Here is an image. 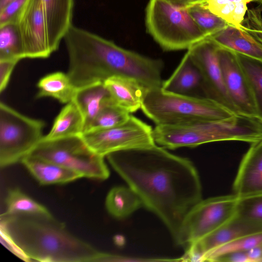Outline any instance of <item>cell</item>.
<instances>
[{
    "label": "cell",
    "mask_w": 262,
    "mask_h": 262,
    "mask_svg": "<svg viewBox=\"0 0 262 262\" xmlns=\"http://www.w3.org/2000/svg\"><path fill=\"white\" fill-rule=\"evenodd\" d=\"M106 157L142 206L162 221L175 241L185 216L202 200L200 178L192 161L156 144Z\"/></svg>",
    "instance_id": "cell-1"
},
{
    "label": "cell",
    "mask_w": 262,
    "mask_h": 262,
    "mask_svg": "<svg viewBox=\"0 0 262 262\" xmlns=\"http://www.w3.org/2000/svg\"><path fill=\"white\" fill-rule=\"evenodd\" d=\"M63 40L69 59L67 74L76 88L116 76L135 79L147 89L162 86L161 59L126 50L73 25Z\"/></svg>",
    "instance_id": "cell-2"
},
{
    "label": "cell",
    "mask_w": 262,
    "mask_h": 262,
    "mask_svg": "<svg viewBox=\"0 0 262 262\" xmlns=\"http://www.w3.org/2000/svg\"><path fill=\"white\" fill-rule=\"evenodd\" d=\"M5 232L28 258L39 261H100L102 253L71 233L53 216H1Z\"/></svg>",
    "instance_id": "cell-3"
},
{
    "label": "cell",
    "mask_w": 262,
    "mask_h": 262,
    "mask_svg": "<svg viewBox=\"0 0 262 262\" xmlns=\"http://www.w3.org/2000/svg\"><path fill=\"white\" fill-rule=\"evenodd\" d=\"M153 137L156 144L172 149L225 141L252 143L262 138V122L257 117L236 114L222 120L156 125Z\"/></svg>",
    "instance_id": "cell-4"
},
{
    "label": "cell",
    "mask_w": 262,
    "mask_h": 262,
    "mask_svg": "<svg viewBox=\"0 0 262 262\" xmlns=\"http://www.w3.org/2000/svg\"><path fill=\"white\" fill-rule=\"evenodd\" d=\"M141 108L156 125L227 119L236 114L211 99L148 89Z\"/></svg>",
    "instance_id": "cell-5"
},
{
    "label": "cell",
    "mask_w": 262,
    "mask_h": 262,
    "mask_svg": "<svg viewBox=\"0 0 262 262\" xmlns=\"http://www.w3.org/2000/svg\"><path fill=\"white\" fill-rule=\"evenodd\" d=\"M145 25L147 32L165 51L188 50L206 38L187 9L164 0H149Z\"/></svg>",
    "instance_id": "cell-6"
},
{
    "label": "cell",
    "mask_w": 262,
    "mask_h": 262,
    "mask_svg": "<svg viewBox=\"0 0 262 262\" xmlns=\"http://www.w3.org/2000/svg\"><path fill=\"white\" fill-rule=\"evenodd\" d=\"M29 155L54 162L82 178L104 180L110 176L104 157L92 151L81 136L51 140L42 139Z\"/></svg>",
    "instance_id": "cell-7"
},
{
    "label": "cell",
    "mask_w": 262,
    "mask_h": 262,
    "mask_svg": "<svg viewBox=\"0 0 262 262\" xmlns=\"http://www.w3.org/2000/svg\"><path fill=\"white\" fill-rule=\"evenodd\" d=\"M45 122L0 103V166L21 162L42 140Z\"/></svg>",
    "instance_id": "cell-8"
},
{
    "label": "cell",
    "mask_w": 262,
    "mask_h": 262,
    "mask_svg": "<svg viewBox=\"0 0 262 262\" xmlns=\"http://www.w3.org/2000/svg\"><path fill=\"white\" fill-rule=\"evenodd\" d=\"M238 201L234 193L202 199L185 216L174 242L187 248L214 231L236 213Z\"/></svg>",
    "instance_id": "cell-9"
},
{
    "label": "cell",
    "mask_w": 262,
    "mask_h": 262,
    "mask_svg": "<svg viewBox=\"0 0 262 262\" xmlns=\"http://www.w3.org/2000/svg\"><path fill=\"white\" fill-rule=\"evenodd\" d=\"M81 137L92 151L103 157L115 151L156 144L151 127L132 115L120 125L84 133Z\"/></svg>",
    "instance_id": "cell-10"
},
{
    "label": "cell",
    "mask_w": 262,
    "mask_h": 262,
    "mask_svg": "<svg viewBox=\"0 0 262 262\" xmlns=\"http://www.w3.org/2000/svg\"><path fill=\"white\" fill-rule=\"evenodd\" d=\"M218 47L214 41L206 38L193 45L187 52L201 73L202 91L205 97L238 114L224 85L218 57Z\"/></svg>",
    "instance_id": "cell-11"
},
{
    "label": "cell",
    "mask_w": 262,
    "mask_h": 262,
    "mask_svg": "<svg viewBox=\"0 0 262 262\" xmlns=\"http://www.w3.org/2000/svg\"><path fill=\"white\" fill-rule=\"evenodd\" d=\"M262 232V221L237 213L222 226L190 244L181 261H202L204 256L212 250L231 241Z\"/></svg>",
    "instance_id": "cell-12"
},
{
    "label": "cell",
    "mask_w": 262,
    "mask_h": 262,
    "mask_svg": "<svg viewBox=\"0 0 262 262\" xmlns=\"http://www.w3.org/2000/svg\"><path fill=\"white\" fill-rule=\"evenodd\" d=\"M217 54L225 86L238 113L257 118L250 84L235 52L219 46Z\"/></svg>",
    "instance_id": "cell-13"
},
{
    "label": "cell",
    "mask_w": 262,
    "mask_h": 262,
    "mask_svg": "<svg viewBox=\"0 0 262 262\" xmlns=\"http://www.w3.org/2000/svg\"><path fill=\"white\" fill-rule=\"evenodd\" d=\"M16 23L24 58H47L52 54L40 0H30Z\"/></svg>",
    "instance_id": "cell-14"
},
{
    "label": "cell",
    "mask_w": 262,
    "mask_h": 262,
    "mask_svg": "<svg viewBox=\"0 0 262 262\" xmlns=\"http://www.w3.org/2000/svg\"><path fill=\"white\" fill-rule=\"evenodd\" d=\"M233 190L240 198L262 194V138L251 143L243 157Z\"/></svg>",
    "instance_id": "cell-15"
},
{
    "label": "cell",
    "mask_w": 262,
    "mask_h": 262,
    "mask_svg": "<svg viewBox=\"0 0 262 262\" xmlns=\"http://www.w3.org/2000/svg\"><path fill=\"white\" fill-rule=\"evenodd\" d=\"M52 53L73 25L74 0H40Z\"/></svg>",
    "instance_id": "cell-16"
},
{
    "label": "cell",
    "mask_w": 262,
    "mask_h": 262,
    "mask_svg": "<svg viewBox=\"0 0 262 262\" xmlns=\"http://www.w3.org/2000/svg\"><path fill=\"white\" fill-rule=\"evenodd\" d=\"M113 101L129 113L141 108L147 89L137 80L112 76L103 82Z\"/></svg>",
    "instance_id": "cell-17"
},
{
    "label": "cell",
    "mask_w": 262,
    "mask_h": 262,
    "mask_svg": "<svg viewBox=\"0 0 262 262\" xmlns=\"http://www.w3.org/2000/svg\"><path fill=\"white\" fill-rule=\"evenodd\" d=\"M207 38L220 47L262 60V43L243 29L228 24Z\"/></svg>",
    "instance_id": "cell-18"
},
{
    "label": "cell",
    "mask_w": 262,
    "mask_h": 262,
    "mask_svg": "<svg viewBox=\"0 0 262 262\" xmlns=\"http://www.w3.org/2000/svg\"><path fill=\"white\" fill-rule=\"evenodd\" d=\"M80 110L84 121V130L101 108L113 100L103 82L77 88L72 100Z\"/></svg>",
    "instance_id": "cell-19"
},
{
    "label": "cell",
    "mask_w": 262,
    "mask_h": 262,
    "mask_svg": "<svg viewBox=\"0 0 262 262\" xmlns=\"http://www.w3.org/2000/svg\"><path fill=\"white\" fill-rule=\"evenodd\" d=\"M21 163L41 185L64 184L82 178L75 171L32 155L26 157Z\"/></svg>",
    "instance_id": "cell-20"
},
{
    "label": "cell",
    "mask_w": 262,
    "mask_h": 262,
    "mask_svg": "<svg viewBox=\"0 0 262 262\" xmlns=\"http://www.w3.org/2000/svg\"><path fill=\"white\" fill-rule=\"evenodd\" d=\"M202 82L200 70L187 52L171 76L163 81L161 88L171 93L191 96L197 89L202 90Z\"/></svg>",
    "instance_id": "cell-21"
},
{
    "label": "cell",
    "mask_w": 262,
    "mask_h": 262,
    "mask_svg": "<svg viewBox=\"0 0 262 262\" xmlns=\"http://www.w3.org/2000/svg\"><path fill=\"white\" fill-rule=\"evenodd\" d=\"M84 130L83 116L76 104L72 101L61 109L50 132L42 139L51 140L81 136Z\"/></svg>",
    "instance_id": "cell-22"
},
{
    "label": "cell",
    "mask_w": 262,
    "mask_h": 262,
    "mask_svg": "<svg viewBox=\"0 0 262 262\" xmlns=\"http://www.w3.org/2000/svg\"><path fill=\"white\" fill-rule=\"evenodd\" d=\"M37 98L52 97L62 103L73 100L77 88L73 85L67 73L56 72L41 78L37 83Z\"/></svg>",
    "instance_id": "cell-23"
},
{
    "label": "cell",
    "mask_w": 262,
    "mask_h": 262,
    "mask_svg": "<svg viewBox=\"0 0 262 262\" xmlns=\"http://www.w3.org/2000/svg\"><path fill=\"white\" fill-rule=\"evenodd\" d=\"M140 199L129 187L122 186L112 188L107 193L105 206L115 217H125L142 206Z\"/></svg>",
    "instance_id": "cell-24"
},
{
    "label": "cell",
    "mask_w": 262,
    "mask_h": 262,
    "mask_svg": "<svg viewBox=\"0 0 262 262\" xmlns=\"http://www.w3.org/2000/svg\"><path fill=\"white\" fill-rule=\"evenodd\" d=\"M255 0H206L204 5L228 24L242 28L248 4Z\"/></svg>",
    "instance_id": "cell-25"
},
{
    "label": "cell",
    "mask_w": 262,
    "mask_h": 262,
    "mask_svg": "<svg viewBox=\"0 0 262 262\" xmlns=\"http://www.w3.org/2000/svg\"><path fill=\"white\" fill-rule=\"evenodd\" d=\"M235 53L250 84L257 117L262 122V60Z\"/></svg>",
    "instance_id": "cell-26"
},
{
    "label": "cell",
    "mask_w": 262,
    "mask_h": 262,
    "mask_svg": "<svg viewBox=\"0 0 262 262\" xmlns=\"http://www.w3.org/2000/svg\"><path fill=\"white\" fill-rule=\"evenodd\" d=\"M5 203L7 214H25L53 216L48 209L27 195L19 189L9 190Z\"/></svg>",
    "instance_id": "cell-27"
},
{
    "label": "cell",
    "mask_w": 262,
    "mask_h": 262,
    "mask_svg": "<svg viewBox=\"0 0 262 262\" xmlns=\"http://www.w3.org/2000/svg\"><path fill=\"white\" fill-rule=\"evenodd\" d=\"M23 45L16 22L0 26V60L24 59Z\"/></svg>",
    "instance_id": "cell-28"
},
{
    "label": "cell",
    "mask_w": 262,
    "mask_h": 262,
    "mask_svg": "<svg viewBox=\"0 0 262 262\" xmlns=\"http://www.w3.org/2000/svg\"><path fill=\"white\" fill-rule=\"evenodd\" d=\"M130 113L113 101L104 106L84 133L113 128L122 124L130 116Z\"/></svg>",
    "instance_id": "cell-29"
},
{
    "label": "cell",
    "mask_w": 262,
    "mask_h": 262,
    "mask_svg": "<svg viewBox=\"0 0 262 262\" xmlns=\"http://www.w3.org/2000/svg\"><path fill=\"white\" fill-rule=\"evenodd\" d=\"M187 10L206 38L228 25L225 20L211 12L204 4L195 5Z\"/></svg>",
    "instance_id": "cell-30"
},
{
    "label": "cell",
    "mask_w": 262,
    "mask_h": 262,
    "mask_svg": "<svg viewBox=\"0 0 262 262\" xmlns=\"http://www.w3.org/2000/svg\"><path fill=\"white\" fill-rule=\"evenodd\" d=\"M262 244V232L248 235L223 244L207 253L203 261H214L219 256L235 252H247Z\"/></svg>",
    "instance_id": "cell-31"
},
{
    "label": "cell",
    "mask_w": 262,
    "mask_h": 262,
    "mask_svg": "<svg viewBox=\"0 0 262 262\" xmlns=\"http://www.w3.org/2000/svg\"><path fill=\"white\" fill-rule=\"evenodd\" d=\"M242 29L262 43V5L248 9Z\"/></svg>",
    "instance_id": "cell-32"
},
{
    "label": "cell",
    "mask_w": 262,
    "mask_h": 262,
    "mask_svg": "<svg viewBox=\"0 0 262 262\" xmlns=\"http://www.w3.org/2000/svg\"><path fill=\"white\" fill-rule=\"evenodd\" d=\"M236 213L262 221V194L239 198Z\"/></svg>",
    "instance_id": "cell-33"
},
{
    "label": "cell",
    "mask_w": 262,
    "mask_h": 262,
    "mask_svg": "<svg viewBox=\"0 0 262 262\" xmlns=\"http://www.w3.org/2000/svg\"><path fill=\"white\" fill-rule=\"evenodd\" d=\"M30 0H12L0 10V26L16 22L18 16Z\"/></svg>",
    "instance_id": "cell-34"
},
{
    "label": "cell",
    "mask_w": 262,
    "mask_h": 262,
    "mask_svg": "<svg viewBox=\"0 0 262 262\" xmlns=\"http://www.w3.org/2000/svg\"><path fill=\"white\" fill-rule=\"evenodd\" d=\"M19 61L0 60V92L6 88L12 71Z\"/></svg>",
    "instance_id": "cell-35"
},
{
    "label": "cell",
    "mask_w": 262,
    "mask_h": 262,
    "mask_svg": "<svg viewBox=\"0 0 262 262\" xmlns=\"http://www.w3.org/2000/svg\"><path fill=\"white\" fill-rule=\"evenodd\" d=\"M214 261L248 262L246 252H235L217 257Z\"/></svg>",
    "instance_id": "cell-36"
},
{
    "label": "cell",
    "mask_w": 262,
    "mask_h": 262,
    "mask_svg": "<svg viewBox=\"0 0 262 262\" xmlns=\"http://www.w3.org/2000/svg\"><path fill=\"white\" fill-rule=\"evenodd\" d=\"M172 6L181 9H188L195 5L204 4L206 0H164Z\"/></svg>",
    "instance_id": "cell-37"
},
{
    "label": "cell",
    "mask_w": 262,
    "mask_h": 262,
    "mask_svg": "<svg viewBox=\"0 0 262 262\" xmlns=\"http://www.w3.org/2000/svg\"><path fill=\"white\" fill-rule=\"evenodd\" d=\"M248 262L262 261V244L246 252Z\"/></svg>",
    "instance_id": "cell-38"
},
{
    "label": "cell",
    "mask_w": 262,
    "mask_h": 262,
    "mask_svg": "<svg viewBox=\"0 0 262 262\" xmlns=\"http://www.w3.org/2000/svg\"><path fill=\"white\" fill-rule=\"evenodd\" d=\"M12 1V0H0V10L2 9Z\"/></svg>",
    "instance_id": "cell-39"
},
{
    "label": "cell",
    "mask_w": 262,
    "mask_h": 262,
    "mask_svg": "<svg viewBox=\"0 0 262 262\" xmlns=\"http://www.w3.org/2000/svg\"><path fill=\"white\" fill-rule=\"evenodd\" d=\"M255 2L259 3V4L262 5V0H256Z\"/></svg>",
    "instance_id": "cell-40"
},
{
    "label": "cell",
    "mask_w": 262,
    "mask_h": 262,
    "mask_svg": "<svg viewBox=\"0 0 262 262\" xmlns=\"http://www.w3.org/2000/svg\"><path fill=\"white\" fill-rule=\"evenodd\" d=\"M256 0H255V2H256Z\"/></svg>",
    "instance_id": "cell-41"
}]
</instances>
